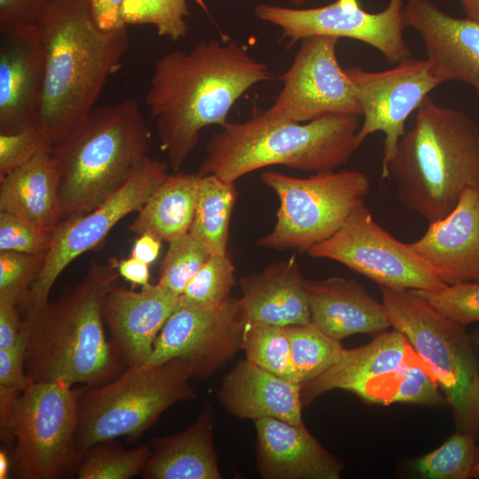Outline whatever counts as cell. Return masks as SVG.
<instances>
[{
  "label": "cell",
  "instance_id": "1",
  "mask_svg": "<svg viewBox=\"0 0 479 479\" xmlns=\"http://www.w3.org/2000/svg\"><path fill=\"white\" fill-rule=\"evenodd\" d=\"M271 78L263 62L232 41H202L188 52L175 50L161 56L154 63L145 103L173 172L180 171L202 129L226 124L236 101Z\"/></svg>",
  "mask_w": 479,
  "mask_h": 479
},
{
  "label": "cell",
  "instance_id": "2",
  "mask_svg": "<svg viewBox=\"0 0 479 479\" xmlns=\"http://www.w3.org/2000/svg\"><path fill=\"white\" fill-rule=\"evenodd\" d=\"M115 259L91 262L85 276L54 302L19 307L25 343V368L31 382L90 387L106 383L123 364L106 336L103 302L117 285Z\"/></svg>",
  "mask_w": 479,
  "mask_h": 479
},
{
  "label": "cell",
  "instance_id": "3",
  "mask_svg": "<svg viewBox=\"0 0 479 479\" xmlns=\"http://www.w3.org/2000/svg\"><path fill=\"white\" fill-rule=\"evenodd\" d=\"M44 54L37 127L52 144L94 109L103 88L122 65L127 26L100 29L87 0H51L36 23Z\"/></svg>",
  "mask_w": 479,
  "mask_h": 479
},
{
  "label": "cell",
  "instance_id": "4",
  "mask_svg": "<svg viewBox=\"0 0 479 479\" xmlns=\"http://www.w3.org/2000/svg\"><path fill=\"white\" fill-rule=\"evenodd\" d=\"M381 177L395 183L409 209L429 223L444 218L466 190L479 185V124L428 96Z\"/></svg>",
  "mask_w": 479,
  "mask_h": 479
},
{
  "label": "cell",
  "instance_id": "5",
  "mask_svg": "<svg viewBox=\"0 0 479 479\" xmlns=\"http://www.w3.org/2000/svg\"><path fill=\"white\" fill-rule=\"evenodd\" d=\"M357 114H331L306 122L274 121L261 111L243 122H227L207 144L197 173L228 183L272 165L314 173L334 170L356 151Z\"/></svg>",
  "mask_w": 479,
  "mask_h": 479
},
{
  "label": "cell",
  "instance_id": "6",
  "mask_svg": "<svg viewBox=\"0 0 479 479\" xmlns=\"http://www.w3.org/2000/svg\"><path fill=\"white\" fill-rule=\"evenodd\" d=\"M150 140L138 102L127 99L94 108L54 143L62 220L92 211L118 191L148 155Z\"/></svg>",
  "mask_w": 479,
  "mask_h": 479
},
{
  "label": "cell",
  "instance_id": "7",
  "mask_svg": "<svg viewBox=\"0 0 479 479\" xmlns=\"http://www.w3.org/2000/svg\"><path fill=\"white\" fill-rule=\"evenodd\" d=\"M192 374L179 358L126 367L80 395L75 442L81 454L97 443L139 437L170 406L196 397Z\"/></svg>",
  "mask_w": 479,
  "mask_h": 479
},
{
  "label": "cell",
  "instance_id": "8",
  "mask_svg": "<svg viewBox=\"0 0 479 479\" xmlns=\"http://www.w3.org/2000/svg\"><path fill=\"white\" fill-rule=\"evenodd\" d=\"M390 326L427 365L450 404L459 431L479 437V364L464 330L411 289L381 287Z\"/></svg>",
  "mask_w": 479,
  "mask_h": 479
},
{
  "label": "cell",
  "instance_id": "9",
  "mask_svg": "<svg viewBox=\"0 0 479 479\" xmlns=\"http://www.w3.org/2000/svg\"><path fill=\"white\" fill-rule=\"evenodd\" d=\"M81 392L59 382H31L0 416V436L18 479L76 475L82 459L75 435Z\"/></svg>",
  "mask_w": 479,
  "mask_h": 479
},
{
  "label": "cell",
  "instance_id": "10",
  "mask_svg": "<svg viewBox=\"0 0 479 479\" xmlns=\"http://www.w3.org/2000/svg\"><path fill=\"white\" fill-rule=\"evenodd\" d=\"M262 182L279 200L273 229L257 245L308 251L334 234L370 191L368 177L358 170H326L305 177L265 171Z\"/></svg>",
  "mask_w": 479,
  "mask_h": 479
},
{
  "label": "cell",
  "instance_id": "11",
  "mask_svg": "<svg viewBox=\"0 0 479 479\" xmlns=\"http://www.w3.org/2000/svg\"><path fill=\"white\" fill-rule=\"evenodd\" d=\"M169 164L145 157L124 185L99 206L77 217L60 221L54 228L42 270L18 306L38 307L49 301L51 287L75 259L103 243L113 227L129 214L139 211L151 193L169 176Z\"/></svg>",
  "mask_w": 479,
  "mask_h": 479
},
{
  "label": "cell",
  "instance_id": "12",
  "mask_svg": "<svg viewBox=\"0 0 479 479\" xmlns=\"http://www.w3.org/2000/svg\"><path fill=\"white\" fill-rule=\"evenodd\" d=\"M307 253L341 263L381 287L436 290L447 285L409 244L399 241L377 224L364 204L334 234Z\"/></svg>",
  "mask_w": 479,
  "mask_h": 479
},
{
  "label": "cell",
  "instance_id": "13",
  "mask_svg": "<svg viewBox=\"0 0 479 479\" xmlns=\"http://www.w3.org/2000/svg\"><path fill=\"white\" fill-rule=\"evenodd\" d=\"M404 0H389L385 9L373 13L359 0H335L308 9L259 4L254 13L280 27L290 45L314 35L349 38L376 49L389 64L396 65L412 56L404 37Z\"/></svg>",
  "mask_w": 479,
  "mask_h": 479
},
{
  "label": "cell",
  "instance_id": "14",
  "mask_svg": "<svg viewBox=\"0 0 479 479\" xmlns=\"http://www.w3.org/2000/svg\"><path fill=\"white\" fill-rule=\"evenodd\" d=\"M339 39L314 35L301 40L283 87L261 114L269 120L306 122L331 114H362L354 87L336 55Z\"/></svg>",
  "mask_w": 479,
  "mask_h": 479
},
{
  "label": "cell",
  "instance_id": "15",
  "mask_svg": "<svg viewBox=\"0 0 479 479\" xmlns=\"http://www.w3.org/2000/svg\"><path fill=\"white\" fill-rule=\"evenodd\" d=\"M246 322L240 298L229 296L208 305L179 302L155 339L147 363L179 358L192 378H208L242 349Z\"/></svg>",
  "mask_w": 479,
  "mask_h": 479
},
{
  "label": "cell",
  "instance_id": "16",
  "mask_svg": "<svg viewBox=\"0 0 479 479\" xmlns=\"http://www.w3.org/2000/svg\"><path fill=\"white\" fill-rule=\"evenodd\" d=\"M345 71L354 87L363 116L355 145L358 148L373 133H384L382 171L405 133L408 117L445 81L427 59L411 57L388 70L373 72L349 67Z\"/></svg>",
  "mask_w": 479,
  "mask_h": 479
},
{
  "label": "cell",
  "instance_id": "17",
  "mask_svg": "<svg viewBox=\"0 0 479 479\" xmlns=\"http://www.w3.org/2000/svg\"><path fill=\"white\" fill-rule=\"evenodd\" d=\"M416 355L406 337L394 328L365 346L344 349L332 367L302 384V405L333 389L349 391L369 403L389 404L402 368Z\"/></svg>",
  "mask_w": 479,
  "mask_h": 479
},
{
  "label": "cell",
  "instance_id": "18",
  "mask_svg": "<svg viewBox=\"0 0 479 479\" xmlns=\"http://www.w3.org/2000/svg\"><path fill=\"white\" fill-rule=\"evenodd\" d=\"M43 71L37 24L0 28V134L37 126Z\"/></svg>",
  "mask_w": 479,
  "mask_h": 479
},
{
  "label": "cell",
  "instance_id": "19",
  "mask_svg": "<svg viewBox=\"0 0 479 479\" xmlns=\"http://www.w3.org/2000/svg\"><path fill=\"white\" fill-rule=\"evenodd\" d=\"M403 20L420 35L426 59L445 82H464L479 95L478 22L452 16L431 0H406Z\"/></svg>",
  "mask_w": 479,
  "mask_h": 479
},
{
  "label": "cell",
  "instance_id": "20",
  "mask_svg": "<svg viewBox=\"0 0 479 479\" xmlns=\"http://www.w3.org/2000/svg\"><path fill=\"white\" fill-rule=\"evenodd\" d=\"M178 303L179 295L158 283L138 292L116 286L106 294L103 318L126 367L149 361L155 339Z\"/></svg>",
  "mask_w": 479,
  "mask_h": 479
},
{
  "label": "cell",
  "instance_id": "21",
  "mask_svg": "<svg viewBox=\"0 0 479 479\" xmlns=\"http://www.w3.org/2000/svg\"><path fill=\"white\" fill-rule=\"evenodd\" d=\"M409 245L444 283L479 281V185Z\"/></svg>",
  "mask_w": 479,
  "mask_h": 479
},
{
  "label": "cell",
  "instance_id": "22",
  "mask_svg": "<svg viewBox=\"0 0 479 479\" xmlns=\"http://www.w3.org/2000/svg\"><path fill=\"white\" fill-rule=\"evenodd\" d=\"M256 469L263 479H338L343 466L304 424L273 418L255 420Z\"/></svg>",
  "mask_w": 479,
  "mask_h": 479
},
{
  "label": "cell",
  "instance_id": "23",
  "mask_svg": "<svg viewBox=\"0 0 479 479\" xmlns=\"http://www.w3.org/2000/svg\"><path fill=\"white\" fill-rule=\"evenodd\" d=\"M301 387L245 358L224 377L218 398L239 419L273 418L300 425L303 424Z\"/></svg>",
  "mask_w": 479,
  "mask_h": 479
},
{
  "label": "cell",
  "instance_id": "24",
  "mask_svg": "<svg viewBox=\"0 0 479 479\" xmlns=\"http://www.w3.org/2000/svg\"><path fill=\"white\" fill-rule=\"evenodd\" d=\"M310 321L341 341L356 334H376L390 326L382 302L352 279H305Z\"/></svg>",
  "mask_w": 479,
  "mask_h": 479
},
{
  "label": "cell",
  "instance_id": "25",
  "mask_svg": "<svg viewBox=\"0 0 479 479\" xmlns=\"http://www.w3.org/2000/svg\"><path fill=\"white\" fill-rule=\"evenodd\" d=\"M247 321L276 326L310 322L309 295L295 255L240 279Z\"/></svg>",
  "mask_w": 479,
  "mask_h": 479
},
{
  "label": "cell",
  "instance_id": "26",
  "mask_svg": "<svg viewBox=\"0 0 479 479\" xmlns=\"http://www.w3.org/2000/svg\"><path fill=\"white\" fill-rule=\"evenodd\" d=\"M214 412L207 406L185 430L151 441L140 474L145 479H221L213 442Z\"/></svg>",
  "mask_w": 479,
  "mask_h": 479
},
{
  "label": "cell",
  "instance_id": "27",
  "mask_svg": "<svg viewBox=\"0 0 479 479\" xmlns=\"http://www.w3.org/2000/svg\"><path fill=\"white\" fill-rule=\"evenodd\" d=\"M0 211L51 229L62 220L60 174L51 150L0 177Z\"/></svg>",
  "mask_w": 479,
  "mask_h": 479
},
{
  "label": "cell",
  "instance_id": "28",
  "mask_svg": "<svg viewBox=\"0 0 479 479\" xmlns=\"http://www.w3.org/2000/svg\"><path fill=\"white\" fill-rule=\"evenodd\" d=\"M200 175L176 172L151 193L130 229L152 233L170 242L189 232L192 224Z\"/></svg>",
  "mask_w": 479,
  "mask_h": 479
},
{
  "label": "cell",
  "instance_id": "29",
  "mask_svg": "<svg viewBox=\"0 0 479 479\" xmlns=\"http://www.w3.org/2000/svg\"><path fill=\"white\" fill-rule=\"evenodd\" d=\"M238 191L214 175L200 176L198 198L189 233L211 255H226L229 226Z\"/></svg>",
  "mask_w": 479,
  "mask_h": 479
},
{
  "label": "cell",
  "instance_id": "30",
  "mask_svg": "<svg viewBox=\"0 0 479 479\" xmlns=\"http://www.w3.org/2000/svg\"><path fill=\"white\" fill-rule=\"evenodd\" d=\"M292 364L299 383L312 381L332 367L344 349L340 341L325 334L311 321L286 326Z\"/></svg>",
  "mask_w": 479,
  "mask_h": 479
},
{
  "label": "cell",
  "instance_id": "31",
  "mask_svg": "<svg viewBox=\"0 0 479 479\" xmlns=\"http://www.w3.org/2000/svg\"><path fill=\"white\" fill-rule=\"evenodd\" d=\"M242 349L246 358L257 366L299 383L285 326L247 321L242 334Z\"/></svg>",
  "mask_w": 479,
  "mask_h": 479
},
{
  "label": "cell",
  "instance_id": "32",
  "mask_svg": "<svg viewBox=\"0 0 479 479\" xmlns=\"http://www.w3.org/2000/svg\"><path fill=\"white\" fill-rule=\"evenodd\" d=\"M152 453L150 445L122 449L114 440L95 444L82 456L76 471L79 479H129L140 471Z\"/></svg>",
  "mask_w": 479,
  "mask_h": 479
},
{
  "label": "cell",
  "instance_id": "33",
  "mask_svg": "<svg viewBox=\"0 0 479 479\" xmlns=\"http://www.w3.org/2000/svg\"><path fill=\"white\" fill-rule=\"evenodd\" d=\"M477 448L473 437L459 431L440 447L420 458L416 469L429 479L471 478Z\"/></svg>",
  "mask_w": 479,
  "mask_h": 479
},
{
  "label": "cell",
  "instance_id": "34",
  "mask_svg": "<svg viewBox=\"0 0 479 479\" xmlns=\"http://www.w3.org/2000/svg\"><path fill=\"white\" fill-rule=\"evenodd\" d=\"M186 0H124L122 20L128 25L149 24L159 35L177 41L187 34Z\"/></svg>",
  "mask_w": 479,
  "mask_h": 479
},
{
  "label": "cell",
  "instance_id": "35",
  "mask_svg": "<svg viewBox=\"0 0 479 479\" xmlns=\"http://www.w3.org/2000/svg\"><path fill=\"white\" fill-rule=\"evenodd\" d=\"M162 260L158 284L180 295L211 256L207 247L189 232L171 240Z\"/></svg>",
  "mask_w": 479,
  "mask_h": 479
},
{
  "label": "cell",
  "instance_id": "36",
  "mask_svg": "<svg viewBox=\"0 0 479 479\" xmlns=\"http://www.w3.org/2000/svg\"><path fill=\"white\" fill-rule=\"evenodd\" d=\"M235 266L228 254L211 255L179 295V302L216 304L231 296L235 283Z\"/></svg>",
  "mask_w": 479,
  "mask_h": 479
},
{
  "label": "cell",
  "instance_id": "37",
  "mask_svg": "<svg viewBox=\"0 0 479 479\" xmlns=\"http://www.w3.org/2000/svg\"><path fill=\"white\" fill-rule=\"evenodd\" d=\"M443 317L465 326L479 321V281L446 285L436 290L411 289Z\"/></svg>",
  "mask_w": 479,
  "mask_h": 479
},
{
  "label": "cell",
  "instance_id": "38",
  "mask_svg": "<svg viewBox=\"0 0 479 479\" xmlns=\"http://www.w3.org/2000/svg\"><path fill=\"white\" fill-rule=\"evenodd\" d=\"M54 229L20 216L0 211V251L46 255Z\"/></svg>",
  "mask_w": 479,
  "mask_h": 479
},
{
  "label": "cell",
  "instance_id": "39",
  "mask_svg": "<svg viewBox=\"0 0 479 479\" xmlns=\"http://www.w3.org/2000/svg\"><path fill=\"white\" fill-rule=\"evenodd\" d=\"M45 255L0 251V299L18 302L39 275Z\"/></svg>",
  "mask_w": 479,
  "mask_h": 479
},
{
  "label": "cell",
  "instance_id": "40",
  "mask_svg": "<svg viewBox=\"0 0 479 479\" xmlns=\"http://www.w3.org/2000/svg\"><path fill=\"white\" fill-rule=\"evenodd\" d=\"M438 383L418 355L402 368L391 398L393 403L442 405L447 402Z\"/></svg>",
  "mask_w": 479,
  "mask_h": 479
},
{
  "label": "cell",
  "instance_id": "41",
  "mask_svg": "<svg viewBox=\"0 0 479 479\" xmlns=\"http://www.w3.org/2000/svg\"><path fill=\"white\" fill-rule=\"evenodd\" d=\"M53 144L37 126L13 134H0V177L51 151Z\"/></svg>",
  "mask_w": 479,
  "mask_h": 479
},
{
  "label": "cell",
  "instance_id": "42",
  "mask_svg": "<svg viewBox=\"0 0 479 479\" xmlns=\"http://www.w3.org/2000/svg\"><path fill=\"white\" fill-rule=\"evenodd\" d=\"M31 383L25 368V343L0 349V411L11 407L19 395Z\"/></svg>",
  "mask_w": 479,
  "mask_h": 479
},
{
  "label": "cell",
  "instance_id": "43",
  "mask_svg": "<svg viewBox=\"0 0 479 479\" xmlns=\"http://www.w3.org/2000/svg\"><path fill=\"white\" fill-rule=\"evenodd\" d=\"M51 0H0V28L36 24Z\"/></svg>",
  "mask_w": 479,
  "mask_h": 479
},
{
  "label": "cell",
  "instance_id": "44",
  "mask_svg": "<svg viewBox=\"0 0 479 479\" xmlns=\"http://www.w3.org/2000/svg\"><path fill=\"white\" fill-rule=\"evenodd\" d=\"M22 338L18 302L0 299V349L12 348Z\"/></svg>",
  "mask_w": 479,
  "mask_h": 479
},
{
  "label": "cell",
  "instance_id": "45",
  "mask_svg": "<svg viewBox=\"0 0 479 479\" xmlns=\"http://www.w3.org/2000/svg\"><path fill=\"white\" fill-rule=\"evenodd\" d=\"M91 16L103 30H114L126 26L122 20L124 0H87Z\"/></svg>",
  "mask_w": 479,
  "mask_h": 479
},
{
  "label": "cell",
  "instance_id": "46",
  "mask_svg": "<svg viewBox=\"0 0 479 479\" xmlns=\"http://www.w3.org/2000/svg\"><path fill=\"white\" fill-rule=\"evenodd\" d=\"M115 265L119 275L127 281L142 287L151 284L148 263L130 256L121 261L115 260Z\"/></svg>",
  "mask_w": 479,
  "mask_h": 479
},
{
  "label": "cell",
  "instance_id": "47",
  "mask_svg": "<svg viewBox=\"0 0 479 479\" xmlns=\"http://www.w3.org/2000/svg\"><path fill=\"white\" fill-rule=\"evenodd\" d=\"M161 247V239L152 233H142L133 245L131 256L150 264L158 257Z\"/></svg>",
  "mask_w": 479,
  "mask_h": 479
},
{
  "label": "cell",
  "instance_id": "48",
  "mask_svg": "<svg viewBox=\"0 0 479 479\" xmlns=\"http://www.w3.org/2000/svg\"><path fill=\"white\" fill-rule=\"evenodd\" d=\"M465 12L466 18L479 23V0H458Z\"/></svg>",
  "mask_w": 479,
  "mask_h": 479
},
{
  "label": "cell",
  "instance_id": "49",
  "mask_svg": "<svg viewBox=\"0 0 479 479\" xmlns=\"http://www.w3.org/2000/svg\"><path fill=\"white\" fill-rule=\"evenodd\" d=\"M11 477V459L9 452L1 450L0 452V479Z\"/></svg>",
  "mask_w": 479,
  "mask_h": 479
},
{
  "label": "cell",
  "instance_id": "50",
  "mask_svg": "<svg viewBox=\"0 0 479 479\" xmlns=\"http://www.w3.org/2000/svg\"><path fill=\"white\" fill-rule=\"evenodd\" d=\"M471 478L479 479V447L477 448L476 459H475V463L472 470Z\"/></svg>",
  "mask_w": 479,
  "mask_h": 479
},
{
  "label": "cell",
  "instance_id": "51",
  "mask_svg": "<svg viewBox=\"0 0 479 479\" xmlns=\"http://www.w3.org/2000/svg\"><path fill=\"white\" fill-rule=\"evenodd\" d=\"M201 7H203L204 9H206V6L204 4V2L203 0H195ZM290 1L291 3H293L294 4H296V5H302L307 0H288Z\"/></svg>",
  "mask_w": 479,
  "mask_h": 479
},
{
  "label": "cell",
  "instance_id": "52",
  "mask_svg": "<svg viewBox=\"0 0 479 479\" xmlns=\"http://www.w3.org/2000/svg\"><path fill=\"white\" fill-rule=\"evenodd\" d=\"M472 342H473L474 346L476 347V349H477V350L479 352V336L476 339H475L474 341H472Z\"/></svg>",
  "mask_w": 479,
  "mask_h": 479
}]
</instances>
